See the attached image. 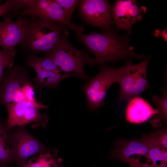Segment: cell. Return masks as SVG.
Returning a JSON list of instances; mask_svg holds the SVG:
<instances>
[{
    "label": "cell",
    "mask_w": 167,
    "mask_h": 167,
    "mask_svg": "<svg viewBox=\"0 0 167 167\" xmlns=\"http://www.w3.org/2000/svg\"><path fill=\"white\" fill-rule=\"evenodd\" d=\"M5 106L8 113L6 123L8 129L24 126L31 122H34L36 126H44L48 122L47 116L41 115L40 112V108H46L45 105L25 100L9 103Z\"/></svg>",
    "instance_id": "ba28073f"
},
{
    "label": "cell",
    "mask_w": 167,
    "mask_h": 167,
    "mask_svg": "<svg viewBox=\"0 0 167 167\" xmlns=\"http://www.w3.org/2000/svg\"><path fill=\"white\" fill-rule=\"evenodd\" d=\"M4 165L0 164V167H3Z\"/></svg>",
    "instance_id": "83f0119b"
},
{
    "label": "cell",
    "mask_w": 167,
    "mask_h": 167,
    "mask_svg": "<svg viewBox=\"0 0 167 167\" xmlns=\"http://www.w3.org/2000/svg\"><path fill=\"white\" fill-rule=\"evenodd\" d=\"M15 56L6 53L0 49V64L7 58L11 57H15Z\"/></svg>",
    "instance_id": "484cf974"
},
{
    "label": "cell",
    "mask_w": 167,
    "mask_h": 167,
    "mask_svg": "<svg viewBox=\"0 0 167 167\" xmlns=\"http://www.w3.org/2000/svg\"><path fill=\"white\" fill-rule=\"evenodd\" d=\"M141 139L167 149V127L153 132L149 135H143Z\"/></svg>",
    "instance_id": "d6986e66"
},
{
    "label": "cell",
    "mask_w": 167,
    "mask_h": 167,
    "mask_svg": "<svg viewBox=\"0 0 167 167\" xmlns=\"http://www.w3.org/2000/svg\"><path fill=\"white\" fill-rule=\"evenodd\" d=\"M17 0H7L5 3L0 5V16L7 14H12L16 12Z\"/></svg>",
    "instance_id": "603a6c76"
},
{
    "label": "cell",
    "mask_w": 167,
    "mask_h": 167,
    "mask_svg": "<svg viewBox=\"0 0 167 167\" xmlns=\"http://www.w3.org/2000/svg\"><path fill=\"white\" fill-rule=\"evenodd\" d=\"M26 65L32 68L35 71L36 77L34 81L39 88H56L62 80L70 77L75 76V75L72 73L57 74L47 71L43 68L39 57L30 52H26Z\"/></svg>",
    "instance_id": "5bb4252c"
},
{
    "label": "cell",
    "mask_w": 167,
    "mask_h": 167,
    "mask_svg": "<svg viewBox=\"0 0 167 167\" xmlns=\"http://www.w3.org/2000/svg\"><path fill=\"white\" fill-rule=\"evenodd\" d=\"M164 96L160 97L154 95L152 97L153 101L157 107L158 111L157 114L158 118L167 123V91L166 85L162 89Z\"/></svg>",
    "instance_id": "ffe728a7"
},
{
    "label": "cell",
    "mask_w": 167,
    "mask_h": 167,
    "mask_svg": "<svg viewBox=\"0 0 167 167\" xmlns=\"http://www.w3.org/2000/svg\"><path fill=\"white\" fill-rule=\"evenodd\" d=\"M64 25L35 17L25 18L24 32L20 48L36 54L52 49L60 41Z\"/></svg>",
    "instance_id": "7a4b0ae2"
},
{
    "label": "cell",
    "mask_w": 167,
    "mask_h": 167,
    "mask_svg": "<svg viewBox=\"0 0 167 167\" xmlns=\"http://www.w3.org/2000/svg\"><path fill=\"white\" fill-rule=\"evenodd\" d=\"M67 29L62 33L59 42L51 50L45 52V56L49 57L64 73H70L81 75L85 81L90 79L86 74L84 67L86 65L95 64V58L88 54L86 50H79L75 47L68 40Z\"/></svg>",
    "instance_id": "3957f363"
},
{
    "label": "cell",
    "mask_w": 167,
    "mask_h": 167,
    "mask_svg": "<svg viewBox=\"0 0 167 167\" xmlns=\"http://www.w3.org/2000/svg\"></svg>",
    "instance_id": "1f68e13d"
},
{
    "label": "cell",
    "mask_w": 167,
    "mask_h": 167,
    "mask_svg": "<svg viewBox=\"0 0 167 167\" xmlns=\"http://www.w3.org/2000/svg\"><path fill=\"white\" fill-rule=\"evenodd\" d=\"M26 100L39 104L34 97L33 86L24 66L14 65L4 71L0 84V105Z\"/></svg>",
    "instance_id": "277c9868"
},
{
    "label": "cell",
    "mask_w": 167,
    "mask_h": 167,
    "mask_svg": "<svg viewBox=\"0 0 167 167\" xmlns=\"http://www.w3.org/2000/svg\"><path fill=\"white\" fill-rule=\"evenodd\" d=\"M118 72V69L102 66L98 74L84 85V90L89 109L96 110L103 105L109 88L117 82Z\"/></svg>",
    "instance_id": "52a82bcc"
},
{
    "label": "cell",
    "mask_w": 167,
    "mask_h": 167,
    "mask_svg": "<svg viewBox=\"0 0 167 167\" xmlns=\"http://www.w3.org/2000/svg\"><path fill=\"white\" fill-rule=\"evenodd\" d=\"M11 167H14L12 165Z\"/></svg>",
    "instance_id": "4dcf8cb0"
},
{
    "label": "cell",
    "mask_w": 167,
    "mask_h": 167,
    "mask_svg": "<svg viewBox=\"0 0 167 167\" xmlns=\"http://www.w3.org/2000/svg\"><path fill=\"white\" fill-rule=\"evenodd\" d=\"M8 134L13 161L19 167L30 156L53 152L28 132L24 126L14 127Z\"/></svg>",
    "instance_id": "8992f818"
},
{
    "label": "cell",
    "mask_w": 167,
    "mask_h": 167,
    "mask_svg": "<svg viewBox=\"0 0 167 167\" xmlns=\"http://www.w3.org/2000/svg\"><path fill=\"white\" fill-rule=\"evenodd\" d=\"M167 28L164 30L161 31L158 29H156L154 33L155 36L158 37L162 38L164 39L166 41H167Z\"/></svg>",
    "instance_id": "d4e9b609"
},
{
    "label": "cell",
    "mask_w": 167,
    "mask_h": 167,
    "mask_svg": "<svg viewBox=\"0 0 167 167\" xmlns=\"http://www.w3.org/2000/svg\"><path fill=\"white\" fill-rule=\"evenodd\" d=\"M146 144L153 167H167V150L141 139Z\"/></svg>",
    "instance_id": "2e32d148"
},
{
    "label": "cell",
    "mask_w": 167,
    "mask_h": 167,
    "mask_svg": "<svg viewBox=\"0 0 167 167\" xmlns=\"http://www.w3.org/2000/svg\"><path fill=\"white\" fill-rule=\"evenodd\" d=\"M39 58L43 68L45 70L57 74L62 73L61 70L48 57L44 56L41 58Z\"/></svg>",
    "instance_id": "7402d4cb"
},
{
    "label": "cell",
    "mask_w": 167,
    "mask_h": 167,
    "mask_svg": "<svg viewBox=\"0 0 167 167\" xmlns=\"http://www.w3.org/2000/svg\"><path fill=\"white\" fill-rule=\"evenodd\" d=\"M106 30L102 33L95 32L89 34L76 33L78 41L94 55L95 65L131 57L141 59L148 58L134 52L135 48L129 46V39L127 36H119L111 28Z\"/></svg>",
    "instance_id": "6da1fadb"
},
{
    "label": "cell",
    "mask_w": 167,
    "mask_h": 167,
    "mask_svg": "<svg viewBox=\"0 0 167 167\" xmlns=\"http://www.w3.org/2000/svg\"><path fill=\"white\" fill-rule=\"evenodd\" d=\"M56 153L52 152L39 154L29 160L27 164L29 167H61Z\"/></svg>",
    "instance_id": "e0dca14e"
},
{
    "label": "cell",
    "mask_w": 167,
    "mask_h": 167,
    "mask_svg": "<svg viewBox=\"0 0 167 167\" xmlns=\"http://www.w3.org/2000/svg\"><path fill=\"white\" fill-rule=\"evenodd\" d=\"M20 167H29L27 163V162H26L24 163V164H23Z\"/></svg>",
    "instance_id": "4316f807"
},
{
    "label": "cell",
    "mask_w": 167,
    "mask_h": 167,
    "mask_svg": "<svg viewBox=\"0 0 167 167\" xmlns=\"http://www.w3.org/2000/svg\"><path fill=\"white\" fill-rule=\"evenodd\" d=\"M158 113L157 109H153L142 98L136 97L129 101L126 109V121L131 123L139 124Z\"/></svg>",
    "instance_id": "9a60e30c"
},
{
    "label": "cell",
    "mask_w": 167,
    "mask_h": 167,
    "mask_svg": "<svg viewBox=\"0 0 167 167\" xmlns=\"http://www.w3.org/2000/svg\"><path fill=\"white\" fill-rule=\"evenodd\" d=\"M79 15L88 25L107 30L113 24L111 6L108 0H81L78 5Z\"/></svg>",
    "instance_id": "9c48e42d"
},
{
    "label": "cell",
    "mask_w": 167,
    "mask_h": 167,
    "mask_svg": "<svg viewBox=\"0 0 167 167\" xmlns=\"http://www.w3.org/2000/svg\"><path fill=\"white\" fill-rule=\"evenodd\" d=\"M13 162L8 134L0 119V164Z\"/></svg>",
    "instance_id": "ac0fdd59"
},
{
    "label": "cell",
    "mask_w": 167,
    "mask_h": 167,
    "mask_svg": "<svg viewBox=\"0 0 167 167\" xmlns=\"http://www.w3.org/2000/svg\"><path fill=\"white\" fill-rule=\"evenodd\" d=\"M14 57H10L2 62L0 64V84L3 77L5 70L12 66L14 65Z\"/></svg>",
    "instance_id": "cb8c5ba5"
},
{
    "label": "cell",
    "mask_w": 167,
    "mask_h": 167,
    "mask_svg": "<svg viewBox=\"0 0 167 167\" xmlns=\"http://www.w3.org/2000/svg\"><path fill=\"white\" fill-rule=\"evenodd\" d=\"M3 167H6V165H4Z\"/></svg>",
    "instance_id": "f546056e"
},
{
    "label": "cell",
    "mask_w": 167,
    "mask_h": 167,
    "mask_svg": "<svg viewBox=\"0 0 167 167\" xmlns=\"http://www.w3.org/2000/svg\"><path fill=\"white\" fill-rule=\"evenodd\" d=\"M112 157L135 167H153L145 143L140 140L118 141L112 152Z\"/></svg>",
    "instance_id": "30bf717a"
},
{
    "label": "cell",
    "mask_w": 167,
    "mask_h": 167,
    "mask_svg": "<svg viewBox=\"0 0 167 167\" xmlns=\"http://www.w3.org/2000/svg\"><path fill=\"white\" fill-rule=\"evenodd\" d=\"M63 10L67 20L71 22L74 11L79 0H55Z\"/></svg>",
    "instance_id": "44dd1931"
},
{
    "label": "cell",
    "mask_w": 167,
    "mask_h": 167,
    "mask_svg": "<svg viewBox=\"0 0 167 167\" xmlns=\"http://www.w3.org/2000/svg\"><path fill=\"white\" fill-rule=\"evenodd\" d=\"M146 11L144 6L139 7L134 0H117L111 8L113 21L117 29L125 30L128 35L131 34L133 25L137 21L142 20L143 15Z\"/></svg>",
    "instance_id": "8fae6325"
},
{
    "label": "cell",
    "mask_w": 167,
    "mask_h": 167,
    "mask_svg": "<svg viewBox=\"0 0 167 167\" xmlns=\"http://www.w3.org/2000/svg\"><path fill=\"white\" fill-rule=\"evenodd\" d=\"M130 167H134V166H130Z\"/></svg>",
    "instance_id": "f1b7e54d"
},
{
    "label": "cell",
    "mask_w": 167,
    "mask_h": 167,
    "mask_svg": "<svg viewBox=\"0 0 167 167\" xmlns=\"http://www.w3.org/2000/svg\"><path fill=\"white\" fill-rule=\"evenodd\" d=\"M4 18L0 21V46L5 53L15 55V47L20 45L24 37L26 18L19 16L16 21Z\"/></svg>",
    "instance_id": "4fadbf2b"
},
{
    "label": "cell",
    "mask_w": 167,
    "mask_h": 167,
    "mask_svg": "<svg viewBox=\"0 0 167 167\" xmlns=\"http://www.w3.org/2000/svg\"><path fill=\"white\" fill-rule=\"evenodd\" d=\"M5 15L9 19L17 16H30L58 23L62 19L63 12L55 0H28L26 7L21 11Z\"/></svg>",
    "instance_id": "7c38bea8"
},
{
    "label": "cell",
    "mask_w": 167,
    "mask_h": 167,
    "mask_svg": "<svg viewBox=\"0 0 167 167\" xmlns=\"http://www.w3.org/2000/svg\"><path fill=\"white\" fill-rule=\"evenodd\" d=\"M150 59L148 57L136 64L128 59L125 66L118 69L117 82L120 93L117 102L130 101L137 97L151 87L147 80L146 69Z\"/></svg>",
    "instance_id": "5b68a950"
}]
</instances>
